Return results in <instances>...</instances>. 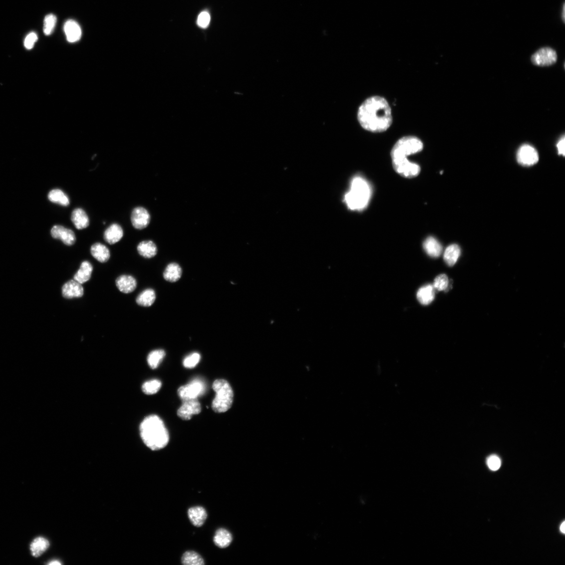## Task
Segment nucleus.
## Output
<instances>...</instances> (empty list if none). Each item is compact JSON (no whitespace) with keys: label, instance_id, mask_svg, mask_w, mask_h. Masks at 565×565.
<instances>
[{"label":"nucleus","instance_id":"obj_4","mask_svg":"<svg viewBox=\"0 0 565 565\" xmlns=\"http://www.w3.org/2000/svg\"><path fill=\"white\" fill-rule=\"evenodd\" d=\"M371 195V188L368 182L363 177L357 176L353 178L344 201L349 209L361 211L368 206Z\"/></svg>","mask_w":565,"mask_h":565},{"label":"nucleus","instance_id":"obj_37","mask_svg":"<svg viewBox=\"0 0 565 565\" xmlns=\"http://www.w3.org/2000/svg\"><path fill=\"white\" fill-rule=\"evenodd\" d=\"M38 39V35L35 33H31L28 34L24 41V46L27 49H31L33 48L35 42Z\"/></svg>","mask_w":565,"mask_h":565},{"label":"nucleus","instance_id":"obj_21","mask_svg":"<svg viewBox=\"0 0 565 565\" xmlns=\"http://www.w3.org/2000/svg\"><path fill=\"white\" fill-rule=\"evenodd\" d=\"M417 297L422 305H428L431 304L435 297L433 286L427 285L420 288L417 292Z\"/></svg>","mask_w":565,"mask_h":565},{"label":"nucleus","instance_id":"obj_33","mask_svg":"<svg viewBox=\"0 0 565 565\" xmlns=\"http://www.w3.org/2000/svg\"><path fill=\"white\" fill-rule=\"evenodd\" d=\"M57 18L54 14H49L44 19V32L46 35H51L56 26Z\"/></svg>","mask_w":565,"mask_h":565},{"label":"nucleus","instance_id":"obj_32","mask_svg":"<svg viewBox=\"0 0 565 565\" xmlns=\"http://www.w3.org/2000/svg\"><path fill=\"white\" fill-rule=\"evenodd\" d=\"M449 286L448 277L446 274H441L435 278L433 287L439 291H446Z\"/></svg>","mask_w":565,"mask_h":565},{"label":"nucleus","instance_id":"obj_17","mask_svg":"<svg viewBox=\"0 0 565 565\" xmlns=\"http://www.w3.org/2000/svg\"><path fill=\"white\" fill-rule=\"evenodd\" d=\"M71 220L78 230H82L89 226V216L84 210L81 208L75 209L71 214Z\"/></svg>","mask_w":565,"mask_h":565},{"label":"nucleus","instance_id":"obj_7","mask_svg":"<svg viewBox=\"0 0 565 565\" xmlns=\"http://www.w3.org/2000/svg\"><path fill=\"white\" fill-rule=\"evenodd\" d=\"M205 386L200 381L195 380L191 383L181 386L177 390L178 396L182 402L195 399L201 396L204 392Z\"/></svg>","mask_w":565,"mask_h":565},{"label":"nucleus","instance_id":"obj_26","mask_svg":"<svg viewBox=\"0 0 565 565\" xmlns=\"http://www.w3.org/2000/svg\"><path fill=\"white\" fill-rule=\"evenodd\" d=\"M49 546V541L45 538L39 537L35 539L30 547L32 555L35 557H39L46 551Z\"/></svg>","mask_w":565,"mask_h":565},{"label":"nucleus","instance_id":"obj_15","mask_svg":"<svg viewBox=\"0 0 565 565\" xmlns=\"http://www.w3.org/2000/svg\"><path fill=\"white\" fill-rule=\"evenodd\" d=\"M188 517L193 526L200 527L204 525L207 517V513L203 507L196 506L189 509Z\"/></svg>","mask_w":565,"mask_h":565},{"label":"nucleus","instance_id":"obj_11","mask_svg":"<svg viewBox=\"0 0 565 565\" xmlns=\"http://www.w3.org/2000/svg\"><path fill=\"white\" fill-rule=\"evenodd\" d=\"M51 234L54 238L61 240L64 244L68 246L74 245L76 241L75 233L61 225L54 226L52 229Z\"/></svg>","mask_w":565,"mask_h":565},{"label":"nucleus","instance_id":"obj_41","mask_svg":"<svg viewBox=\"0 0 565 565\" xmlns=\"http://www.w3.org/2000/svg\"><path fill=\"white\" fill-rule=\"evenodd\" d=\"M49 565H60L61 563L58 561H53L48 564Z\"/></svg>","mask_w":565,"mask_h":565},{"label":"nucleus","instance_id":"obj_29","mask_svg":"<svg viewBox=\"0 0 565 565\" xmlns=\"http://www.w3.org/2000/svg\"><path fill=\"white\" fill-rule=\"evenodd\" d=\"M166 356L163 350H156L150 352L147 357V362L150 368L156 369L158 368Z\"/></svg>","mask_w":565,"mask_h":565},{"label":"nucleus","instance_id":"obj_40","mask_svg":"<svg viewBox=\"0 0 565 565\" xmlns=\"http://www.w3.org/2000/svg\"><path fill=\"white\" fill-rule=\"evenodd\" d=\"M560 531L563 534L565 533V523L563 522L560 526Z\"/></svg>","mask_w":565,"mask_h":565},{"label":"nucleus","instance_id":"obj_12","mask_svg":"<svg viewBox=\"0 0 565 565\" xmlns=\"http://www.w3.org/2000/svg\"><path fill=\"white\" fill-rule=\"evenodd\" d=\"M62 293L63 296L67 299L79 298L83 295L84 290L80 283L75 280H70L63 286Z\"/></svg>","mask_w":565,"mask_h":565},{"label":"nucleus","instance_id":"obj_2","mask_svg":"<svg viewBox=\"0 0 565 565\" xmlns=\"http://www.w3.org/2000/svg\"><path fill=\"white\" fill-rule=\"evenodd\" d=\"M424 142L415 136L400 138L393 146L390 155L393 168L400 175L406 178L418 176L421 171L418 164L409 161L407 157L424 149Z\"/></svg>","mask_w":565,"mask_h":565},{"label":"nucleus","instance_id":"obj_25","mask_svg":"<svg viewBox=\"0 0 565 565\" xmlns=\"http://www.w3.org/2000/svg\"><path fill=\"white\" fill-rule=\"evenodd\" d=\"M461 255V249L456 244L449 246L446 250L444 260L449 267H452L458 260Z\"/></svg>","mask_w":565,"mask_h":565},{"label":"nucleus","instance_id":"obj_28","mask_svg":"<svg viewBox=\"0 0 565 565\" xmlns=\"http://www.w3.org/2000/svg\"><path fill=\"white\" fill-rule=\"evenodd\" d=\"M156 298L155 291L151 289H147L141 292L138 296L136 303L143 307L151 306L155 302Z\"/></svg>","mask_w":565,"mask_h":565},{"label":"nucleus","instance_id":"obj_10","mask_svg":"<svg viewBox=\"0 0 565 565\" xmlns=\"http://www.w3.org/2000/svg\"><path fill=\"white\" fill-rule=\"evenodd\" d=\"M150 218L149 213L144 207H136L132 212V224L136 230H142L146 228L150 222Z\"/></svg>","mask_w":565,"mask_h":565},{"label":"nucleus","instance_id":"obj_16","mask_svg":"<svg viewBox=\"0 0 565 565\" xmlns=\"http://www.w3.org/2000/svg\"><path fill=\"white\" fill-rule=\"evenodd\" d=\"M118 289L125 294L134 292L137 287V281L131 275H123L119 276L116 280Z\"/></svg>","mask_w":565,"mask_h":565},{"label":"nucleus","instance_id":"obj_36","mask_svg":"<svg viewBox=\"0 0 565 565\" xmlns=\"http://www.w3.org/2000/svg\"><path fill=\"white\" fill-rule=\"evenodd\" d=\"M211 17L210 14L207 12H203L199 14L197 22L199 27L205 28L210 24Z\"/></svg>","mask_w":565,"mask_h":565},{"label":"nucleus","instance_id":"obj_22","mask_svg":"<svg viewBox=\"0 0 565 565\" xmlns=\"http://www.w3.org/2000/svg\"><path fill=\"white\" fill-rule=\"evenodd\" d=\"M182 274V270L178 264L172 263L169 264L164 271L163 277L168 282L174 283L179 280Z\"/></svg>","mask_w":565,"mask_h":565},{"label":"nucleus","instance_id":"obj_5","mask_svg":"<svg viewBox=\"0 0 565 565\" xmlns=\"http://www.w3.org/2000/svg\"><path fill=\"white\" fill-rule=\"evenodd\" d=\"M213 389L216 392L212 405L213 410L217 413L227 411L232 407L234 400V392L230 383L219 379L214 382Z\"/></svg>","mask_w":565,"mask_h":565},{"label":"nucleus","instance_id":"obj_18","mask_svg":"<svg viewBox=\"0 0 565 565\" xmlns=\"http://www.w3.org/2000/svg\"><path fill=\"white\" fill-rule=\"evenodd\" d=\"M233 541L232 534L225 528H220L217 530L214 537V545L221 548H225L230 546Z\"/></svg>","mask_w":565,"mask_h":565},{"label":"nucleus","instance_id":"obj_13","mask_svg":"<svg viewBox=\"0 0 565 565\" xmlns=\"http://www.w3.org/2000/svg\"><path fill=\"white\" fill-rule=\"evenodd\" d=\"M64 31L69 42H76L81 38V28L75 20H67L64 25Z\"/></svg>","mask_w":565,"mask_h":565},{"label":"nucleus","instance_id":"obj_20","mask_svg":"<svg viewBox=\"0 0 565 565\" xmlns=\"http://www.w3.org/2000/svg\"><path fill=\"white\" fill-rule=\"evenodd\" d=\"M423 246L426 253L431 257H438L442 253V246L434 237L427 238L424 242Z\"/></svg>","mask_w":565,"mask_h":565},{"label":"nucleus","instance_id":"obj_34","mask_svg":"<svg viewBox=\"0 0 565 565\" xmlns=\"http://www.w3.org/2000/svg\"><path fill=\"white\" fill-rule=\"evenodd\" d=\"M201 360V355L198 353H193L186 357L183 361V366L188 369L195 368Z\"/></svg>","mask_w":565,"mask_h":565},{"label":"nucleus","instance_id":"obj_8","mask_svg":"<svg viewBox=\"0 0 565 565\" xmlns=\"http://www.w3.org/2000/svg\"><path fill=\"white\" fill-rule=\"evenodd\" d=\"M517 159L521 165L525 167L533 166L539 161V154L533 147L528 144L521 146L518 150Z\"/></svg>","mask_w":565,"mask_h":565},{"label":"nucleus","instance_id":"obj_39","mask_svg":"<svg viewBox=\"0 0 565 565\" xmlns=\"http://www.w3.org/2000/svg\"><path fill=\"white\" fill-rule=\"evenodd\" d=\"M565 3H564L563 5V10H562V19L563 22L564 24H565Z\"/></svg>","mask_w":565,"mask_h":565},{"label":"nucleus","instance_id":"obj_30","mask_svg":"<svg viewBox=\"0 0 565 565\" xmlns=\"http://www.w3.org/2000/svg\"><path fill=\"white\" fill-rule=\"evenodd\" d=\"M182 563L185 565H203L204 561L202 556L194 551L186 552L182 556Z\"/></svg>","mask_w":565,"mask_h":565},{"label":"nucleus","instance_id":"obj_38","mask_svg":"<svg viewBox=\"0 0 565 565\" xmlns=\"http://www.w3.org/2000/svg\"><path fill=\"white\" fill-rule=\"evenodd\" d=\"M565 136L563 135L557 144V148L558 149V153L559 155L565 156Z\"/></svg>","mask_w":565,"mask_h":565},{"label":"nucleus","instance_id":"obj_27","mask_svg":"<svg viewBox=\"0 0 565 565\" xmlns=\"http://www.w3.org/2000/svg\"><path fill=\"white\" fill-rule=\"evenodd\" d=\"M48 199L50 201L62 206L67 207L70 205L68 196L60 189H55L50 192Z\"/></svg>","mask_w":565,"mask_h":565},{"label":"nucleus","instance_id":"obj_14","mask_svg":"<svg viewBox=\"0 0 565 565\" xmlns=\"http://www.w3.org/2000/svg\"><path fill=\"white\" fill-rule=\"evenodd\" d=\"M124 232L119 224L114 223L106 229L104 233L105 241L110 245L116 244L123 238Z\"/></svg>","mask_w":565,"mask_h":565},{"label":"nucleus","instance_id":"obj_6","mask_svg":"<svg viewBox=\"0 0 565 565\" xmlns=\"http://www.w3.org/2000/svg\"><path fill=\"white\" fill-rule=\"evenodd\" d=\"M557 60V54L554 49L549 47H542L531 57V61L535 66L546 67L552 66Z\"/></svg>","mask_w":565,"mask_h":565},{"label":"nucleus","instance_id":"obj_35","mask_svg":"<svg viewBox=\"0 0 565 565\" xmlns=\"http://www.w3.org/2000/svg\"><path fill=\"white\" fill-rule=\"evenodd\" d=\"M487 463L489 468L493 471L498 470L502 464L501 460L496 455L490 456L487 459Z\"/></svg>","mask_w":565,"mask_h":565},{"label":"nucleus","instance_id":"obj_31","mask_svg":"<svg viewBox=\"0 0 565 565\" xmlns=\"http://www.w3.org/2000/svg\"><path fill=\"white\" fill-rule=\"evenodd\" d=\"M161 382L158 380H153L145 382L142 386L143 392L147 395L156 394L161 389Z\"/></svg>","mask_w":565,"mask_h":565},{"label":"nucleus","instance_id":"obj_19","mask_svg":"<svg viewBox=\"0 0 565 565\" xmlns=\"http://www.w3.org/2000/svg\"><path fill=\"white\" fill-rule=\"evenodd\" d=\"M91 253L99 262L105 263L110 258L109 249L101 243H96L92 246Z\"/></svg>","mask_w":565,"mask_h":565},{"label":"nucleus","instance_id":"obj_24","mask_svg":"<svg viewBox=\"0 0 565 565\" xmlns=\"http://www.w3.org/2000/svg\"><path fill=\"white\" fill-rule=\"evenodd\" d=\"M139 254L145 258L150 259L155 256L158 249L155 243L151 240L143 241L137 247Z\"/></svg>","mask_w":565,"mask_h":565},{"label":"nucleus","instance_id":"obj_1","mask_svg":"<svg viewBox=\"0 0 565 565\" xmlns=\"http://www.w3.org/2000/svg\"><path fill=\"white\" fill-rule=\"evenodd\" d=\"M357 118L361 126L371 133H382L392 125L391 106L385 97L373 96L367 98L357 111Z\"/></svg>","mask_w":565,"mask_h":565},{"label":"nucleus","instance_id":"obj_9","mask_svg":"<svg viewBox=\"0 0 565 565\" xmlns=\"http://www.w3.org/2000/svg\"><path fill=\"white\" fill-rule=\"evenodd\" d=\"M201 412V405L197 399L183 401L182 406L177 411L178 417L183 420H189L192 416Z\"/></svg>","mask_w":565,"mask_h":565},{"label":"nucleus","instance_id":"obj_23","mask_svg":"<svg viewBox=\"0 0 565 565\" xmlns=\"http://www.w3.org/2000/svg\"><path fill=\"white\" fill-rule=\"evenodd\" d=\"M93 271L92 264L87 261L83 262L79 270L74 276V280L80 283L83 284L90 280Z\"/></svg>","mask_w":565,"mask_h":565},{"label":"nucleus","instance_id":"obj_3","mask_svg":"<svg viewBox=\"0 0 565 565\" xmlns=\"http://www.w3.org/2000/svg\"><path fill=\"white\" fill-rule=\"evenodd\" d=\"M141 438L146 446L153 450L165 448L169 441L168 431L158 416L150 415L140 426Z\"/></svg>","mask_w":565,"mask_h":565}]
</instances>
